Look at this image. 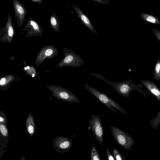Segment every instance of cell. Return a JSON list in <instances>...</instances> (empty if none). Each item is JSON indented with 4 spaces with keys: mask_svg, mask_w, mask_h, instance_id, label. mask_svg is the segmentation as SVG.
<instances>
[{
    "mask_svg": "<svg viewBox=\"0 0 160 160\" xmlns=\"http://www.w3.org/2000/svg\"><path fill=\"white\" fill-rule=\"evenodd\" d=\"M90 75L95 78L101 79L106 82L108 84L110 85L118 94L124 97L129 98L131 92L133 90L140 93L145 97H147L148 96L143 89V85L140 84H136L131 79L117 82L108 80L102 75L98 73H91Z\"/></svg>",
    "mask_w": 160,
    "mask_h": 160,
    "instance_id": "6da1fadb",
    "label": "cell"
},
{
    "mask_svg": "<svg viewBox=\"0 0 160 160\" xmlns=\"http://www.w3.org/2000/svg\"><path fill=\"white\" fill-rule=\"evenodd\" d=\"M83 86L94 96L108 109L118 114H119V113L117 112L114 108L122 114H126L128 113L126 110L119 104L101 92L86 84H84Z\"/></svg>",
    "mask_w": 160,
    "mask_h": 160,
    "instance_id": "7a4b0ae2",
    "label": "cell"
},
{
    "mask_svg": "<svg viewBox=\"0 0 160 160\" xmlns=\"http://www.w3.org/2000/svg\"><path fill=\"white\" fill-rule=\"evenodd\" d=\"M110 129L116 143L127 150H130L135 144V141L130 135L117 127L111 125Z\"/></svg>",
    "mask_w": 160,
    "mask_h": 160,
    "instance_id": "3957f363",
    "label": "cell"
},
{
    "mask_svg": "<svg viewBox=\"0 0 160 160\" xmlns=\"http://www.w3.org/2000/svg\"><path fill=\"white\" fill-rule=\"evenodd\" d=\"M46 87L54 97L63 101L80 103L78 98L66 88L53 85H47Z\"/></svg>",
    "mask_w": 160,
    "mask_h": 160,
    "instance_id": "277c9868",
    "label": "cell"
},
{
    "mask_svg": "<svg viewBox=\"0 0 160 160\" xmlns=\"http://www.w3.org/2000/svg\"><path fill=\"white\" fill-rule=\"evenodd\" d=\"M63 50L65 57L56 65V67L70 66L75 68L84 63V61L82 58L72 50L63 48Z\"/></svg>",
    "mask_w": 160,
    "mask_h": 160,
    "instance_id": "5b68a950",
    "label": "cell"
},
{
    "mask_svg": "<svg viewBox=\"0 0 160 160\" xmlns=\"http://www.w3.org/2000/svg\"><path fill=\"white\" fill-rule=\"evenodd\" d=\"M88 129L91 130L97 141L102 145L103 141L104 131L101 119L99 116L94 114L91 116Z\"/></svg>",
    "mask_w": 160,
    "mask_h": 160,
    "instance_id": "8992f818",
    "label": "cell"
},
{
    "mask_svg": "<svg viewBox=\"0 0 160 160\" xmlns=\"http://www.w3.org/2000/svg\"><path fill=\"white\" fill-rule=\"evenodd\" d=\"M15 34L14 24L12 21V18L8 13L6 24L0 29V41L4 43H10L12 41Z\"/></svg>",
    "mask_w": 160,
    "mask_h": 160,
    "instance_id": "52a82bcc",
    "label": "cell"
},
{
    "mask_svg": "<svg viewBox=\"0 0 160 160\" xmlns=\"http://www.w3.org/2000/svg\"><path fill=\"white\" fill-rule=\"evenodd\" d=\"M26 32L25 37L32 38L42 37L43 31L41 26L34 19L30 17L27 23L22 30Z\"/></svg>",
    "mask_w": 160,
    "mask_h": 160,
    "instance_id": "ba28073f",
    "label": "cell"
},
{
    "mask_svg": "<svg viewBox=\"0 0 160 160\" xmlns=\"http://www.w3.org/2000/svg\"><path fill=\"white\" fill-rule=\"evenodd\" d=\"M58 54V50L54 46L46 45L40 50L35 60V64L39 66L45 59H51Z\"/></svg>",
    "mask_w": 160,
    "mask_h": 160,
    "instance_id": "9c48e42d",
    "label": "cell"
},
{
    "mask_svg": "<svg viewBox=\"0 0 160 160\" xmlns=\"http://www.w3.org/2000/svg\"><path fill=\"white\" fill-rule=\"evenodd\" d=\"M12 3L18 27L22 26L25 20L27 10L25 6L18 0H13Z\"/></svg>",
    "mask_w": 160,
    "mask_h": 160,
    "instance_id": "30bf717a",
    "label": "cell"
},
{
    "mask_svg": "<svg viewBox=\"0 0 160 160\" xmlns=\"http://www.w3.org/2000/svg\"><path fill=\"white\" fill-rule=\"evenodd\" d=\"M72 7L78 17L80 19L84 25L90 30L92 33L95 35H98L90 20L82 10L75 5H73Z\"/></svg>",
    "mask_w": 160,
    "mask_h": 160,
    "instance_id": "8fae6325",
    "label": "cell"
},
{
    "mask_svg": "<svg viewBox=\"0 0 160 160\" xmlns=\"http://www.w3.org/2000/svg\"><path fill=\"white\" fill-rule=\"evenodd\" d=\"M72 139L60 136L55 139V147L63 152H66L69 150L72 146Z\"/></svg>",
    "mask_w": 160,
    "mask_h": 160,
    "instance_id": "7c38bea8",
    "label": "cell"
},
{
    "mask_svg": "<svg viewBox=\"0 0 160 160\" xmlns=\"http://www.w3.org/2000/svg\"><path fill=\"white\" fill-rule=\"evenodd\" d=\"M141 82L155 98L160 101V89L153 82L146 80H142Z\"/></svg>",
    "mask_w": 160,
    "mask_h": 160,
    "instance_id": "4fadbf2b",
    "label": "cell"
},
{
    "mask_svg": "<svg viewBox=\"0 0 160 160\" xmlns=\"http://www.w3.org/2000/svg\"><path fill=\"white\" fill-rule=\"evenodd\" d=\"M16 79V77L13 75H5L1 78L0 81V89L1 90H6Z\"/></svg>",
    "mask_w": 160,
    "mask_h": 160,
    "instance_id": "5bb4252c",
    "label": "cell"
},
{
    "mask_svg": "<svg viewBox=\"0 0 160 160\" xmlns=\"http://www.w3.org/2000/svg\"><path fill=\"white\" fill-rule=\"evenodd\" d=\"M26 126L28 132L32 136L35 132V125L34 118L31 113L28 114L26 120Z\"/></svg>",
    "mask_w": 160,
    "mask_h": 160,
    "instance_id": "9a60e30c",
    "label": "cell"
},
{
    "mask_svg": "<svg viewBox=\"0 0 160 160\" xmlns=\"http://www.w3.org/2000/svg\"><path fill=\"white\" fill-rule=\"evenodd\" d=\"M141 18L144 21L154 24H160V21L159 19L153 15L142 12L140 14Z\"/></svg>",
    "mask_w": 160,
    "mask_h": 160,
    "instance_id": "2e32d148",
    "label": "cell"
},
{
    "mask_svg": "<svg viewBox=\"0 0 160 160\" xmlns=\"http://www.w3.org/2000/svg\"><path fill=\"white\" fill-rule=\"evenodd\" d=\"M51 27L56 32H59L60 30V23L57 16L54 12L50 19Z\"/></svg>",
    "mask_w": 160,
    "mask_h": 160,
    "instance_id": "e0dca14e",
    "label": "cell"
},
{
    "mask_svg": "<svg viewBox=\"0 0 160 160\" xmlns=\"http://www.w3.org/2000/svg\"><path fill=\"white\" fill-rule=\"evenodd\" d=\"M90 160H102L94 143L91 148Z\"/></svg>",
    "mask_w": 160,
    "mask_h": 160,
    "instance_id": "ac0fdd59",
    "label": "cell"
},
{
    "mask_svg": "<svg viewBox=\"0 0 160 160\" xmlns=\"http://www.w3.org/2000/svg\"><path fill=\"white\" fill-rule=\"evenodd\" d=\"M160 123V111H159L156 117L152 118L151 120L150 124L151 127L155 130H157Z\"/></svg>",
    "mask_w": 160,
    "mask_h": 160,
    "instance_id": "d6986e66",
    "label": "cell"
},
{
    "mask_svg": "<svg viewBox=\"0 0 160 160\" xmlns=\"http://www.w3.org/2000/svg\"><path fill=\"white\" fill-rule=\"evenodd\" d=\"M153 78L160 81V59L158 58L155 66Z\"/></svg>",
    "mask_w": 160,
    "mask_h": 160,
    "instance_id": "ffe728a7",
    "label": "cell"
},
{
    "mask_svg": "<svg viewBox=\"0 0 160 160\" xmlns=\"http://www.w3.org/2000/svg\"><path fill=\"white\" fill-rule=\"evenodd\" d=\"M112 155L115 160H126L122 154L117 149H112Z\"/></svg>",
    "mask_w": 160,
    "mask_h": 160,
    "instance_id": "44dd1931",
    "label": "cell"
},
{
    "mask_svg": "<svg viewBox=\"0 0 160 160\" xmlns=\"http://www.w3.org/2000/svg\"><path fill=\"white\" fill-rule=\"evenodd\" d=\"M7 124L0 122V131L1 134L5 137L8 134V131L7 126Z\"/></svg>",
    "mask_w": 160,
    "mask_h": 160,
    "instance_id": "7402d4cb",
    "label": "cell"
},
{
    "mask_svg": "<svg viewBox=\"0 0 160 160\" xmlns=\"http://www.w3.org/2000/svg\"><path fill=\"white\" fill-rule=\"evenodd\" d=\"M0 122L7 124L8 121L6 115L3 111H0Z\"/></svg>",
    "mask_w": 160,
    "mask_h": 160,
    "instance_id": "603a6c76",
    "label": "cell"
},
{
    "mask_svg": "<svg viewBox=\"0 0 160 160\" xmlns=\"http://www.w3.org/2000/svg\"><path fill=\"white\" fill-rule=\"evenodd\" d=\"M106 154L108 160H115L113 155L111 154L108 147L106 149Z\"/></svg>",
    "mask_w": 160,
    "mask_h": 160,
    "instance_id": "cb8c5ba5",
    "label": "cell"
},
{
    "mask_svg": "<svg viewBox=\"0 0 160 160\" xmlns=\"http://www.w3.org/2000/svg\"><path fill=\"white\" fill-rule=\"evenodd\" d=\"M152 31L156 38L160 42V31L157 29H152Z\"/></svg>",
    "mask_w": 160,
    "mask_h": 160,
    "instance_id": "d4e9b609",
    "label": "cell"
},
{
    "mask_svg": "<svg viewBox=\"0 0 160 160\" xmlns=\"http://www.w3.org/2000/svg\"><path fill=\"white\" fill-rule=\"evenodd\" d=\"M98 3L106 4L109 2V0H92Z\"/></svg>",
    "mask_w": 160,
    "mask_h": 160,
    "instance_id": "484cf974",
    "label": "cell"
},
{
    "mask_svg": "<svg viewBox=\"0 0 160 160\" xmlns=\"http://www.w3.org/2000/svg\"><path fill=\"white\" fill-rule=\"evenodd\" d=\"M31 1L33 2H38L39 4H41V3H43V2L41 0H31Z\"/></svg>",
    "mask_w": 160,
    "mask_h": 160,
    "instance_id": "4316f807",
    "label": "cell"
},
{
    "mask_svg": "<svg viewBox=\"0 0 160 160\" xmlns=\"http://www.w3.org/2000/svg\"><path fill=\"white\" fill-rule=\"evenodd\" d=\"M21 160H25L24 158L23 157H22V158H21Z\"/></svg>",
    "mask_w": 160,
    "mask_h": 160,
    "instance_id": "83f0119b",
    "label": "cell"
}]
</instances>
